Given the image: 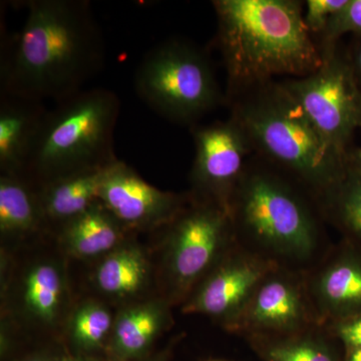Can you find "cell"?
<instances>
[{
  "mask_svg": "<svg viewBox=\"0 0 361 361\" xmlns=\"http://www.w3.org/2000/svg\"><path fill=\"white\" fill-rule=\"evenodd\" d=\"M25 25L1 44L0 94L65 101L104 68L106 45L87 0H30Z\"/></svg>",
  "mask_w": 361,
  "mask_h": 361,
  "instance_id": "obj_1",
  "label": "cell"
},
{
  "mask_svg": "<svg viewBox=\"0 0 361 361\" xmlns=\"http://www.w3.org/2000/svg\"><path fill=\"white\" fill-rule=\"evenodd\" d=\"M215 42L224 63L225 94L278 75L303 78L322 65V49L299 0H215Z\"/></svg>",
  "mask_w": 361,
  "mask_h": 361,
  "instance_id": "obj_2",
  "label": "cell"
},
{
  "mask_svg": "<svg viewBox=\"0 0 361 361\" xmlns=\"http://www.w3.org/2000/svg\"><path fill=\"white\" fill-rule=\"evenodd\" d=\"M225 104L253 155L295 180L317 204L345 175L348 155L324 141L278 80L228 92Z\"/></svg>",
  "mask_w": 361,
  "mask_h": 361,
  "instance_id": "obj_3",
  "label": "cell"
},
{
  "mask_svg": "<svg viewBox=\"0 0 361 361\" xmlns=\"http://www.w3.org/2000/svg\"><path fill=\"white\" fill-rule=\"evenodd\" d=\"M317 202L295 180L252 155L230 202L235 234L257 247L258 253L302 262L319 241ZM319 207V206H318Z\"/></svg>",
  "mask_w": 361,
  "mask_h": 361,
  "instance_id": "obj_4",
  "label": "cell"
},
{
  "mask_svg": "<svg viewBox=\"0 0 361 361\" xmlns=\"http://www.w3.org/2000/svg\"><path fill=\"white\" fill-rule=\"evenodd\" d=\"M120 99L103 87L84 90L47 111L25 172L39 188L65 176L108 167L118 160L114 134Z\"/></svg>",
  "mask_w": 361,
  "mask_h": 361,
  "instance_id": "obj_5",
  "label": "cell"
},
{
  "mask_svg": "<svg viewBox=\"0 0 361 361\" xmlns=\"http://www.w3.org/2000/svg\"><path fill=\"white\" fill-rule=\"evenodd\" d=\"M134 87L152 111L190 128L225 104L208 51L180 37L164 40L142 56Z\"/></svg>",
  "mask_w": 361,
  "mask_h": 361,
  "instance_id": "obj_6",
  "label": "cell"
},
{
  "mask_svg": "<svg viewBox=\"0 0 361 361\" xmlns=\"http://www.w3.org/2000/svg\"><path fill=\"white\" fill-rule=\"evenodd\" d=\"M164 229V272L172 298L185 302L236 244L231 216L220 207L191 199Z\"/></svg>",
  "mask_w": 361,
  "mask_h": 361,
  "instance_id": "obj_7",
  "label": "cell"
},
{
  "mask_svg": "<svg viewBox=\"0 0 361 361\" xmlns=\"http://www.w3.org/2000/svg\"><path fill=\"white\" fill-rule=\"evenodd\" d=\"M320 68L303 78L280 80L324 141L342 155L361 129V92L338 42L320 45Z\"/></svg>",
  "mask_w": 361,
  "mask_h": 361,
  "instance_id": "obj_8",
  "label": "cell"
},
{
  "mask_svg": "<svg viewBox=\"0 0 361 361\" xmlns=\"http://www.w3.org/2000/svg\"><path fill=\"white\" fill-rule=\"evenodd\" d=\"M195 145L192 200L213 204L229 212L230 202L253 155L250 142L231 116L190 128Z\"/></svg>",
  "mask_w": 361,
  "mask_h": 361,
  "instance_id": "obj_9",
  "label": "cell"
},
{
  "mask_svg": "<svg viewBox=\"0 0 361 361\" xmlns=\"http://www.w3.org/2000/svg\"><path fill=\"white\" fill-rule=\"evenodd\" d=\"M314 325L306 282L279 264L263 278L228 330L250 336H286Z\"/></svg>",
  "mask_w": 361,
  "mask_h": 361,
  "instance_id": "obj_10",
  "label": "cell"
},
{
  "mask_svg": "<svg viewBox=\"0 0 361 361\" xmlns=\"http://www.w3.org/2000/svg\"><path fill=\"white\" fill-rule=\"evenodd\" d=\"M278 265L258 252L232 247L188 297L183 312L210 316L228 329L263 278Z\"/></svg>",
  "mask_w": 361,
  "mask_h": 361,
  "instance_id": "obj_11",
  "label": "cell"
},
{
  "mask_svg": "<svg viewBox=\"0 0 361 361\" xmlns=\"http://www.w3.org/2000/svg\"><path fill=\"white\" fill-rule=\"evenodd\" d=\"M99 201L128 231L164 228L190 203V195L161 191L152 186L125 161L109 166Z\"/></svg>",
  "mask_w": 361,
  "mask_h": 361,
  "instance_id": "obj_12",
  "label": "cell"
},
{
  "mask_svg": "<svg viewBox=\"0 0 361 361\" xmlns=\"http://www.w3.org/2000/svg\"><path fill=\"white\" fill-rule=\"evenodd\" d=\"M306 285L318 325L361 314V249L346 240Z\"/></svg>",
  "mask_w": 361,
  "mask_h": 361,
  "instance_id": "obj_13",
  "label": "cell"
},
{
  "mask_svg": "<svg viewBox=\"0 0 361 361\" xmlns=\"http://www.w3.org/2000/svg\"><path fill=\"white\" fill-rule=\"evenodd\" d=\"M0 96V173L23 176L49 109L35 99Z\"/></svg>",
  "mask_w": 361,
  "mask_h": 361,
  "instance_id": "obj_14",
  "label": "cell"
},
{
  "mask_svg": "<svg viewBox=\"0 0 361 361\" xmlns=\"http://www.w3.org/2000/svg\"><path fill=\"white\" fill-rule=\"evenodd\" d=\"M129 232L99 201L61 226L59 238L75 258L104 257L123 242Z\"/></svg>",
  "mask_w": 361,
  "mask_h": 361,
  "instance_id": "obj_15",
  "label": "cell"
},
{
  "mask_svg": "<svg viewBox=\"0 0 361 361\" xmlns=\"http://www.w3.org/2000/svg\"><path fill=\"white\" fill-rule=\"evenodd\" d=\"M108 168L82 171L37 188L47 225L54 223L61 227L99 201Z\"/></svg>",
  "mask_w": 361,
  "mask_h": 361,
  "instance_id": "obj_16",
  "label": "cell"
},
{
  "mask_svg": "<svg viewBox=\"0 0 361 361\" xmlns=\"http://www.w3.org/2000/svg\"><path fill=\"white\" fill-rule=\"evenodd\" d=\"M170 322L165 300L146 301L126 307L116 316L111 330L114 353L122 360L142 355Z\"/></svg>",
  "mask_w": 361,
  "mask_h": 361,
  "instance_id": "obj_17",
  "label": "cell"
},
{
  "mask_svg": "<svg viewBox=\"0 0 361 361\" xmlns=\"http://www.w3.org/2000/svg\"><path fill=\"white\" fill-rule=\"evenodd\" d=\"M149 272V259L141 247L125 241L102 259L94 272V283L111 298H132L144 290Z\"/></svg>",
  "mask_w": 361,
  "mask_h": 361,
  "instance_id": "obj_18",
  "label": "cell"
},
{
  "mask_svg": "<svg viewBox=\"0 0 361 361\" xmlns=\"http://www.w3.org/2000/svg\"><path fill=\"white\" fill-rule=\"evenodd\" d=\"M47 225L37 189L20 176L0 175V232L4 238L20 239Z\"/></svg>",
  "mask_w": 361,
  "mask_h": 361,
  "instance_id": "obj_19",
  "label": "cell"
},
{
  "mask_svg": "<svg viewBox=\"0 0 361 361\" xmlns=\"http://www.w3.org/2000/svg\"><path fill=\"white\" fill-rule=\"evenodd\" d=\"M66 297V280L61 266L52 261L37 263L23 280V301L26 312L39 322L58 319Z\"/></svg>",
  "mask_w": 361,
  "mask_h": 361,
  "instance_id": "obj_20",
  "label": "cell"
},
{
  "mask_svg": "<svg viewBox=\"0 0 361 361\" xmlns=\"http://www.w3.org/2000/svg\"><path fill=\"white\" fill-rule=\"evenodd\" d=\"M320 211L361 249V173L348 160L345 175L318 202Z\"/></svg>",
  "mask_w": 361,
  "mask_h": 361,
  "instance_id": "obj_21",
  "label": "cell"
},
{
  "mask_svg": "<svg viewBox=\"0 0 361 361\" xmlns=\"http://www.w3.org/2000/svg\"><path fill=\"white\" fill-rule=\"evenodd\" d=\"M267 361H339L336 351L310 329L286 336H251Z\"/></svg>",
  "mask_w": 361,
  "mask_h": 361,
  "instance_id": "obj_22",
  "label": "cell"
},
{
  "mask_svg": "<svg viewBox=\"0 0 361 361\" xmlns=\"http://www.w3.org/2000/svg\"><path fill=\"white\" fill-rule=\"evenodd\" d=\"M115 320L110 310L97 301L80 304L71 315L68 329L73 341L80 348H99L111 334Z\"/></svg>",
  "mask_w": 361,
  "mask_h": 361,
  "instance_id": "obj_23",
  "label": "cell"
},
{
  "mask_svg": "<svg viewBox=\"0 0 361 361\" xmlns=\"http://www.w3.org/2000/svg\"><path fill=\"white\" fill-rule=\"evenodd\" d=\"M349 33L353 37L361 35V0H348L316 42L319 45L336 44Z\"/></svg>",
  "mask_w": 361,
  "mask_h": 361,
  "instance_id": "obj_24",
  "label": "cell"
},
{
  "mask_svg": "<svg viewBox=\"0 0 361 361\" xmlns=\"http://www.w3.org/2000/svg\"><path fill=\"white\" fill-rule=\"evenodd\" d=\"M348 0H307L304 2L303 20L315 40L322 37L330 20L348 4Z\"/></svg>",
  "mask_w": 361,
  "mask_h": 361,
  "instance_id": "obj_25",
  "label": "cell"
},
{
  "mask_svg": "<svg viewBox=\"0 0 361 361\" xmlns=\"http://www.w3.org/2000/svg\"><path fill=\"white\" fill-rule=\"evenodd\" d=\"M344 348H361V314L326 325Z\"/></svg>",
  "mask_w": 361,
  "mask_h": 361,
  "instance_id": "obj_26",
  "label": "cell"
},
{
  "mask_svg": "<svg viewBox=\"0 0 361 361\" xmlns=\"http://www.w3.org/2000/svg\"><path fill=\"white\" fill-rule=\"evenodd\" d=\"M349 66L361 92V35L353 37L350 47L346 49Z\"/></svg>",
  "mask_w": 361,
  "mask_h": 361,
  "instance_id": "obj_27",
  "label": "cell"
},
{
  "mask_svg": "<svg viewBox=\"0 0 361 361\" xmlns=\"http://www.w3.org/2000/svg\"><path fill=\"white\" fill-rule=\"evenodd\" d=\"M348 160L351 166H353L358 172L361 173V147L349 149Z\"/></svg>",
  "mask_w": 361,
  "mask_h": 361,
  "instance_id": "obj_28",
  "label": "cell"
},
{
  "mask_svg": "<svg viewBox=\"0 0 361 361\" xmlns=\"http://www.w3.org/2000/svg\"><path fill=\"white\" fill-rule=\"evenodd\" d=\"M343 361H361V348H345Z\"/></svg>",
  "mask_w": 361,
  "mask_h": 361,
  "instance_id": "obj_29",
  "label": "cell"
},
{
  "mask_svg": "<svg viewBox=\"0 0 361 361\" xmlns=\"http://www.w3.org/2000/svg\"><path fill=\"white\" fill-rule=\"evenodd\" d=\"M63 361H97V360H90V358L71 357V356H68V357L63 358Z\"/></svg>",
  "mask_w": 361,
  "mask_h": 361,
  "instance_id": "obj_30",
  "label": "cell"
},
{
  "mask_svg": "<svg viewBox=\"0 0 361 361\" xmlns=\"http://www.w3.org/2000/svg\"><path fill=\"white\" fill-rule=\"evenodd\" d=\"M26 361H49V360H45V358L35 357V358H32V360H26Z\"/></svg>",
  "mask_w": 361,
  "mask_h": 361,
  "instance_id": "obj_31",
  "label": "cell"
}]
</instances>
